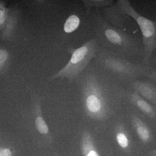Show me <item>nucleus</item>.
Masks as SVG:
<instances>
[{
  "instance_id": "nucleus-1",
  "label": "nucleus",
  "mask_w": 156,
  "mask_h": 156,
  "mask_svg": "<svg viewBox=\"0 0 156 156\" xmlns=\"http://www.w3.org/2000/svg\"><path fill=\"white\" fill-rule=\"evenodd\" d=\"M77 82L84 113L89 119L104 124L115 112V106L126 101L128 88L93 61Z\"/></svg>"
},
{
  "instance_id": "nucleus-2",
  "label": "nucleus",
  "mask_w": 156,
  "mask_h": 156,
  "mask_svg": "<svg viewBox=\"0 0 156 156\" xmlns=\"http://www.w3.org/2000/svg\"><path fill=\"white\" fill-rule=\"evenodd\" d=\"M89 15L94 37L100 51L133 62L144 63V48L141 39L110 25L99 9H93Z\"/></svg>"
},
{
  "instance_id": "nucleus-3",
  "label": "nucleus",
  "mask_w": 156,
  "mask_h": 156,
  "mask_svg": "<svg viewBox=\"0 0 156 156\" xmlns=\"http://www.w3.org/2000/svg\"><path fill=\"white\" fill-rule=\"evenodd\" d=\"M92 61L126 86L131 81L146 77L152 69L144 63L133 62L102 51Z\"/></svg>"
},
{
  "instance_id": "nucleus-4",
  "label": "nucleus",
  "mask_w": 156,
  "mask_h": 156,
  "mask_svg": "<svg viewBox=\"0 0 156 156\" xmlns=\"http://www.w3.org/2000/svg\"><path fill=\"white\" fill-rule=\"evenodd\" d=\"M67 50L71 55L69 61L50 78L51 80L61 78L66 79L70 83L75 82L100 51L94 37L85 42L80 48L69 47Z\"/></svg>"
},
{
  "instance_id": "nucleus-5",
  "label": "nucleus",
  "mask_w": 156,
  "mask_h": 156,
  "mask_svg": "<svg viewBox=\"0 0 156 156\" xmlns=\"http://www.w3.org/2000/svg\"><path fill=\"white\" fill-rule=\"evenodd\" d=\"M116 4L123 14L132 17L139 26L142 34L144 51V64L150 65L152 56L156 50V21L138 13L128 0H118Z\"/></svg>"
},
{
  "instance_id": "nucleus-6",
  "label": "nucleus",
  "mask_w": 156,
  "mask_h": 156,
  "mask_svg": "<svg viewBox=\"0 0 156 156\" xmlns=\"http://www.w3.org/2000/svg\"><path fill=\"white\" fill-rule=\"evenodd\" d=\"M133 132L144 156L156 147V125L134 110L130 115Z\"/></svg>"
},
{
  "instance_id": "nucleus-7",
  "label": "nucleus",
  "mask_w": 156,
  "mask_h": 156,
  "mask_svg": "<svg viewBox=\"0 0 156 156\" xmlns=\"http://www.w3.org/2000/svg\"><path fill=\"white\" fill-rule=\"evenodd\" d=\"M113 136L120 156H144L138 144L132 139L126 124L119 121L113 128Z\"/></svg>"
},
{
  "instance_id": "nucleus-8",
  "label": "nucleus",
  "mask_w": 156,
  "mask_h": 156,
  "mask_svg": "<svg viewBox=\"0 0 156 156\" xmlns=\"http://www.w3.org/2000/svg\"><path fill=\"white\" fill-rule=\"evenodd\" d=\"M73 156H115L111 148L96 142L90 131L85 129L81 133L78 151Z\"/></svg>"
},
{
  "instance_id": "nucleus-9",
  "label": "nucleus",
  "mask_w": 156,
  "mask_h": 156,
  "mask_svg": "<svg viewBox=\"0 0 156 156\" xmlns=\"http://www.w3.org/2000/svg\"><path fill=\"white\" fill-rule=\"evenodd\" d=\"M126 101L133 106L134 110L156 125V106L145 100L137 92L128 88Z\"/></svg>"
},
{
  "instance_id": "nucleus-10",
  "label": "nucleus",
  "mask_w": 156,
  "mask_h": 156,
  "mask_svg": "<svg viewBox=\"0 0 156 156\" xmlns=\"http://www.w3.org/2000/svg\"><path fill=\"white\" fill-rule=\"evenodd\" d=\"M32 110V117L35 130L45 140V145H50L53 140L52 136L43 116L41 100L38 97H34Z\"/></svg>"
},
{
  "instance_id": "nucleus-11",
  "label": "nucleus",
  "mask_w": 156,
  "mask_h": 156,
  "mask_svg": "<svg viewBox=\"0 0 156 156\" xmlns=\"http://www.w3.org/2000/svg\"><path fill=\"white\" fill-rule=\"evenodd\" d=\"M127 87L156 107V80L144 77L131 81Z\"/></svg>"
},
{
  "instance_id": "nucleus-12",
  "label": "nucleus",
  "mask_w": 156,
  "mask_h": 156,
  "mask_svg": "<svg viewBox=\"0 0 156 156\" xmlns=\"http://www.w3.org/2000/svg\"><path fill=\"white\" fill-rule=\"evenodd\" d=\"M100 11L102 17L110 25L122 29L128 16L121 12L116 2L112 5L101 9Z\"/></svg>"
},
{
  "instance_id": "nucleus-13",
  "label": "nucleus",
  "mask_w": 156,
  "mask_h": 156,
  "mask_svg": "<svg viewBox=\"0 0 156 156\" xmlns=\"http://www.w3.org/2000/svg\"><path fill=\"white\" fill-rule=\"evenodd\" d=\"M85 8V11L89 15L93 9H99L112 5L115 4L113 0H84L82 1Z\"/></svg>"
},
{
  "instance_id": "nucleus-14",
  "label": "nucleus",
  "mask_w": 156,
  "mask_h": 156,
  "mask_svg": "<svg viewBox=\"0 0 156 156\" xmlns=\"http://www.w3.org/2000/svg\"><path fill=\"white\" fill-rule=\"evenodd\" d=\"M81 23L80 16L77 14H72L67 17L65 22L63 29L67 34H72L80 28Z\"/></svg>"
},
{
  "instance_id": "nucleus-15",
  "label": "nucleus",
  "mask_w": 156,
  "mask_h": 156,
  "mask_svg": "<svg viewBox=\"0 0 156 156\" xmlns=\"http://www.w3.org/2000/svg\"><path fill=\"white\" fill-rule=\"evenodd\" d=\"M17 149L11 142L0 137V156H17Z\"/></svg>"
},
{
  "instance_id": "nucleus-16",
  "label": "nucleus",
  "mask_w": 156,
  "mask_h": 156,
  "mask_svg": "<svg viewBox=\"0 0 156 156\" xmlns=\"http://www.w3.org/2000/svg\"><path fill=\"white\" fill-rule=\"evenodd\" d=\"M9 54L7 50L0 49V68L3 67L9 58Z\"/></svg>"
},
{
  "instance_id": "nucleus-17",
  "label": "nucleus",
  "mask_w": 156,
  "mask_h": 156,
  "mask_svg": "<svg viewBox=\"0 0 156 156\" xmlns=\"http://www.w3.org/2000/svg\"><path fill=\"white\" fill-rule=\"evenodd\" d=\"M146 77L152 79V80H156V69L152 68L151 69L148 73Z\"/></svg>"
},
{
  "instance_id": "nucleus-18",
  "label": "nucleus",
  "mask_w": 156,
  "mask_h": 156,
  "mask_svg": "<svg viewBox=\"0 0 156 156\" xmlns=\"http://www.w3.org/2000/svg\"><path fill=\"white\" fill-rule=\"evenodd\" d=\"M150 65L152 68L156 69V54L152 56L150 62Z\"/></svg>"
},
{
  "instance_id": "nucleus-19",
  "label": "nucleus",
  "mask_w": 156,
  "mask_h": 156,
  "mask_svg": "<svg viewBox=\"0 0 156 156\" xmlns=\"http://www.w3.org/2000/svg\"><path fill=\"white\" fill-rule=\"evenodd\" d=\"M5 13L4 10H0V24H2L5 20Z\"/></svg>"
},
{
  "instance_id": "nucleus-20",
  "label": "nucleus",
  "mask_w": 156,
  "mask_h": 156,
  "mask_svg": "<svg viewBox=\"0 0 156 156\" xmlns=\"http://www.w3.org/2000/svg\"><path fill=\"white\" fill-rule=\"evenodd\" d=\"M144 156H156V147L154 149L148 152Z\"/></svg>"
},
{
  "instance_id": "nucleus-21",
  "label": "nucleus",
  "mask_w": 156,
  "mask_h": 156,
  "mask_svg": "<svg viewBox=\"0 0 156 156\" xmlns=\"http://www.w3.org/2000/svg\"></svg>"
}]
</instances>
